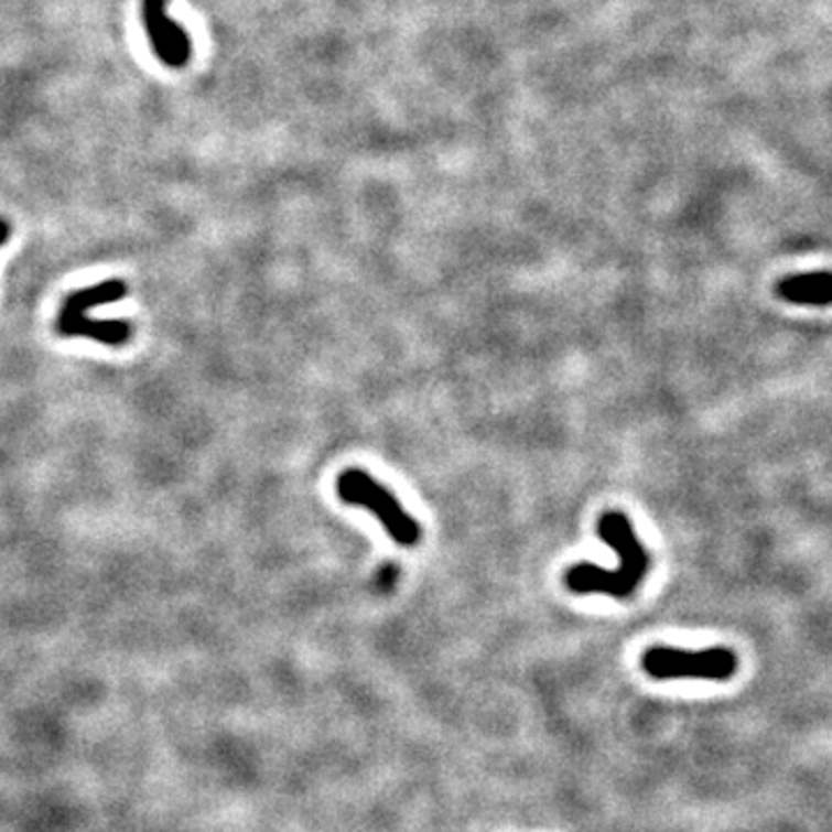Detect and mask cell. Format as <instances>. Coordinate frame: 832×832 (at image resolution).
<instances>
[{
    "label": "cell",
    "mask_w": 832,
    "mask_h": 832,
    "mask_svg": "<svg viewBox=\"0 0 832 832\" xmlns=\"http://www.w3.org/2000/svg\"><path fill=\"white\" fill-rule=\"evenodd\" d=\"M599 537L620 558V566L611 572V569L583 562L569 569L564 583L576 594H608V597L627 599L646 579L650 555L640 545L631 520L620 511H608L599 518Z\"/></svg>",
    "instance_id": "obj_1"
},
{
    "label": "cell",
    "mask_w": 832,
    "mask_h": 832,
    "mask_svg": "<svg viewBox=\"0 0 832 832\" xmlns=\"http://www.w3.org/2000/svg\"><path fill=\"white\" fill-rule=\"evenodd\" d=\"M338 495L345 505L368 509L400 545H414L421 537L419 522L400 507L396 495L375 482L364 469H347L338 477Z\"/></svg>",
    "instance_id": "obj_2"
},
{
    "label": "cell",
    "mask_w": 832,
    "mask_h": 832,
    "mask_svg": "<svg viewBox=\"0 0 832 832\" xmlns=\"http://www.w3.org/2000/svg\"><path fill=\"white\" fill-rule=\"evenodd\" d=\"M644 671L652 680H710L726 682L738 671V657L733 650L715 646L707 650H680L655 646L644 659Z\"/></svg>",
    "instance_id": "obj_3"
},
{
    "label": "cell",
    "mask_w": 832,
    "mask_h": 832,
    "mask_svg": "<svg viewBox=\"0 0 832 832\" xmlns=\"http://www.w3.org/2000/svg\"><path fill=\"white\" fill-rule=\"evenodd\" d=\"M141 21L155 56L166 67L181 69L193 56V42L183 26L166 12V0H141Z\"/></svg>",
    "instance_id": "obj_4"
},
{
    "label": "cell",
    "mask_w": 832,
    "mask_h": 832,
    "mask_svg": "<svg viewBox=\"0 0 832 832\" xmlns=\"http://www.w3.org/2000/svg\"><path fill=\"white\" fill-rule=\"evenodd\" d=\"M88 313V311H86ZM84 307L73 303V299H65L63 311L58 315V331L67 338H90L95 343H105L111 347L126 345L132 336V328L128 322L121 320H88Z\"/></svg>",
    "instance_id": "obj_5"
},
{
    "label": "cell",
    "mask_w": 832,
    "mask_h": 832,
    "mask_svg": "<svg viewBox=\"0 0 832 832\" xmlns=\"http://www.w3.org/2000/svg\"><path fill=\"white\" fill-rule=\"evenodd\" d=\"M777 294L798 305H828L832 299L830 288V273H802V275H789L777 284Z\"/></svg>",
    "instance_id": "obj_6"
},
{
    "label": "cell",
    "mask_w": 832,
    "mask_h": 832,
    "mask_svg": "<svg viewBox=\"0 0 832 832\" xmlns=\"http://www.w3.org/2000/svg\"><path fill=\"white\" fill-rule=\"evenodd\" d=\"M10 239V225L6 220H0V246L8 244Z\"/></svg>",
    "instance_id": "obj_7"
}]
</instances>
